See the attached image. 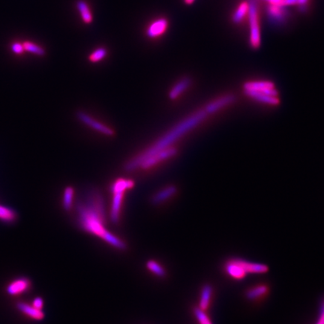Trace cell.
Wrapping results in <instances>:
<instances>
[{
  "instance_id": "obj_14",
  "label": "cell",
  "mask_w": 324,
  "mask_h": 324,
  "mask_svg": "<svg viewBox=\"0 0 324 324\" xmlns=\"http://www.w3.org/2000/svg\"><path fill=\"white\" fill-rule=\"evenodd\" d=\"M244 90L262 92L269 96L278 97V92L274 85L268 81H252L245 84Z\"/></svg>"
},
{
  "instance_id": "obj_6",
  "label": "cell",
  "mask_w": 324,
  "mask_h": 324,
  "mask_svg": "<svg viewBox=\"0 0 324 324\" xmlns=\"http://www.w3.org/2000/svg\"><path fill=\"white\" fill-rule=\"evenodd\" d=\"M76 115L79 122L88 128H91L93 131H97L99 134L106 137H113L115 135V131L111 127L99 121L85 111H79Z\"/></svg>"
},
{
  "instance_id": "obj_21",
  "label": "cell",
  "mask_w": 324,
  "mask_h": 324,
  "mask_svg": "<svg viewBox=\"0 0 324 324\" xmlns=\"http://www.w3.org/2000/svg\"><path fill=\"white\" fill-rule=\"evenodd\" d=\"M18 308L24 314L33 317V319H36V320H38L44 319V314L41 310L37 309L35 307L30 306V305L24 303V302L18 303Z\"/></svg>"
},
{
  "instance_id": "obj_2",
  "label": "cell",
  "mask_w": 324,
  "mask_h": 324,
  "mask_svg": "<svg viewBox=\"0 0 324 324\" xmlns=\"http://www.w3.org/2000/svg\"><path fill=\"white\" fill-rule=\"evenodd\" d=\"M207 116L204 109L200 110V111L191 114L189 117L174 125L168 132L163 134L159 139H158L155 143H152V145L149 146L147 149L128 160L125 163L124 169L127 172H133V171H137L139 169V167L143 160L158 151L174 146V143H177L180 139L184 137L187 133L196 128L200 124L202 123Z\"/></svg>"
},
{
  "instance_id": "obj_23",
  "label": "cell",
  "mask_w": 324,
  "mask_h": 324,
  "mask_svg": "<svg viewBox=\"0 0 324 324\" xmlns=\"http://www.w3.org/2000/svg\"><path fill=\"white\" fill-rule=\"evenodd\" d=\"M74 188L68 186L64 190L63 198H62V206L65 211H71L74 205Z\"/></svg>"
},
{
  "instance_id": "obj_31",
  "label": "cell",
  "mask_w": 324,
  "mask_h": 324,
  "mask_svg": "<svg viewBox=\"0 0 324 324\" xmlns=\"http://www.w3.org/2000/svg\"><path fill=\"white\" fill-rule=\"evenodd\" d=\"M43 304H44V302H43V299L40 297L36 298L33 301V307L37 308V309L41 310Z\"/></svg>"
},
{
  "instance_id": "obj_4",
  "label": "cell",
  "mask_w": 324,
  "mask_h": 324,
  "mask_svg": "<svg viewBox=\"0 0 324 324\" xmlns=\"http://www.w3.org/2000/svg\"><path fill=\"white\" fill-rule=\"evenodd\" d=\"M249 44L252 49L260 48L261 45V0H249Z\"/></svg>"
},
{
  "instance_id": "obj_11",
  "label": "cell",
  "mask_w": 324,
  "mask_h": 324,
  "mask_svg": "<svg viewBox=\"0 0 324 324\" xmlns=\"http://www.w3.org/2000/svg\"><path fill=\"white\" fill-rule=\"evenodd\" d=\"M249 15V0H242L236 6L230 15L232 24L237 27H241L248 24Z\"/></svg>"
},
{
  "instance_id": "obj_25",
  "label": "cell",
  "mask_w": 324,
  "mask_h": 324,
  "mask_svg": "<svg viewBox=\"0 0 324 324\" xmlns=\"http://www.w3.org/2000/svg\"><path fill=\"white\" fill-rule=\"evenodd\" d=\"M192 312L198 324H214L207 311H202L198 306H195L194 307Z\"/></svg>"
},
{
  "instance_id": "obj_3",
  "label": "cell",
  "mask_w": 324,
  "mask_h": 324,
  "mask_svg": "<svg viewBox=\"0 0 324 324\" xmlns=\"http://www.w3.org/2000/svg\"><path fill=\"white\" fill-rule=\"evenodd\" d=\"M222 268L224 274L233 281H242L249 275H262L269 272V267L266 264L239 258L227 260Z\"/></svg>"
},
{
  "instance_id": "obj_8",
  "label": "cell",
  "mask_w": 324,
  "mask_h": 324,
  "mask_svg": "<svg viewBox=\"0 0 324 324\" xmlns=\"http://www.w3.org/2000/svg\"><path fill=\"white\" fill-rule=\"evenodd\" d=\"M124 191H115L112 194L111 206H110L109 219L114 225H118L121 221L122 208L125 193Z\"/></svg>"
},
{
  "instance_id": "obj_29",
  "label": "cell",
  "mask_w": 324,
  "mask_h": 324,
  "mask_svg": "<svg viewBox=\"0 0 324 324\" xmlns=\"http://www.w3.org/2000/svg\"><path fill=\"white\" fill-rule=\"evenodd\" d=\"M314 324H324V297L320 302L318 318Z\"/></svg>"
},
{
  "instance_id": "obj_13",
  "label": "cell",
  "mask_w": 324,
  "mask_h": 324,
  "mask_svg": "<svg viewBox=\"0 0 324 324\" xmlns=\"http://www.w3.org/2000/svg\"><path fill=\"white\" fill-rule=\"evenodd\" d=\"M214 297V288L212 284H203L200 292L199 301L197 306L202 311H208L212 305Z\"/></svg>"
},
{
  "instance_id": "obj_16",
  "label": "cell",
  "mask_w": 324,
  "mask_h": 324,
  "mask_svg": "<svg viewBox=\"0 0 324 324\" xmlns=\"http://www.w3.org/2000/svg\"><path fill=\"white\" fill-rule=\"evenodd\" d=\"M192 80L190 77H184L180 79L171 87L169 93H168V98L170 100H177L183 93H186L189 90V87L192 86Z\"/></svg>"
},
{
  "instance_id": "obj_12",
  "label": "cell",
  "mask_w": 324,
  "mask_h": 324,
  "mask_svg": "<svg viewBox=\"0 0 324 324\" xmlns=\"http://www.w3.org/2000/svg\"><path fill=\"white\" fill-rule=\"evenodd\" d=\"M169 28V21L165 18H158L149 24L146 29V35L151 39H157L163 36Z\"/></svg>"
},
{
  "instance_id": "obj_20",
  "label": "cell",
  "mask_w": 324,
  "mask_h": 324,
  "mask_svg": "<svg viewBox=\"0 0 324 324\" xmlns=\"http://www.w3.org/2000/svg\"><path fill=\"white\" fill-rule=\"evenodd\" d=\"M146 268L151 274L160 279H164L167 276V271L165 267L155 260H149L146 263Z\"/></svg>"
},
{
  "instance_id": "obj_24",
  "label": "cell",
  "mask_w": 324,
  "mask_h": 324,
  "mask_svg": "<svg viewBox=\"0 0 324 324\" xmlns=\"http://www.w3.org/2000/svg\"><path fill=\"white\" fill-rule=\"evenodd\" d=\"M108 56V50L105 47H98L93 50L88 56L89 61L92 63H97L103 60Z\"/></svg>"
},
{
  "instance_id": "obj_26",
  "label": "cell",
  "mask_w": 324,
  "mask_h": 324,
  "mask_svg": "<svg viewBox=\"0 0 324 324\" xmlns=\"http://www.w3.org/2000/svg\"><path fill=\"white\" fill-rule=\"evenodd\" d=\"M23 45H24V50L26 51L30 52V53L37 55V56H42L45 55V50L43 47L31 42V41H25Z\"/></svg>"
},
{
  "instance_id": "obj_5",
  "label": "cell",
  "mask_w": 324,
  "mask_h": 324,
  "mask_svg": "<svg viewBox=\"0 0 324 324\" xmlns=\"http://www.w3.org/2000/svg\"><path fill=\"white\" fill-rule=\"evenodd\" d=\"M177 153H178V149L174 146L162 149V150L152 154V155L143 160V162L140 164L139 169L143 170V171L152 169V168L161 165L163 162L174 158Z\"/></svg>"
},
{
  "instance_id": "obj_19",
  "label": "cell",
  "mask_w": 324,
  "mask_h": 324,
  "mask_svg": "<svg viewBox=\"0 0 324 324\" xmlns=\"http://www.w3.org/2000/svg\"><path fill=\"white\" fill-rule=\"evenodd\" d=\"M76 6L80 13L83 22L87 25L91 24L93 22V15L89 5L84 0H78L76 3Z\"/></svg>"
},
{
  "instance_id": "obj_27",
  "label": "cell",
  "mask_w": 324,
  "mask_h": 324,
  "mask_svg": "<svg viewBox=\"0 0 324 324\" xmlns=\"http://www.w3.org/2000/svg\"><path fill=\"white\" fill-rule=\"evenodd\" d=\"M15 212L9 208L0 206V218L6 221H12L15 219Z\"/></svg>"
},
{
  "instance_id": "obj_32",
  "label": "cell",
  "mask_w": 324,
  "mask_h": 324,
  "mask_svg": "<svg viewBox=\"0 0 324 324\" xmlns=\"http://www.w3.org/2000/svg\"><path fill=\"white\" fill-rule=\"evenodd\" d=\"M195 0H183V3L187 5V6H192V4H194Z\"/></svg>"
},
{
  "instance_id": "obj_30",
  "label": "cell",
  "mask_w": 324,
  "mask_h": 324,
  "mask_svg": "<svg viewBox=\"0 0 324 324\" xmlns=\"http://www.w3.org/2000/svg\"><path fill=\"white\" fill-rule=\"evenodd\" d=\"M12 50L16 54H21L24 51V45L20 43H14L12 45Z\"/></svg>"
},
{
  "instance_id": "obj_7",
  "label": "cell",
  "mask_w": 324,
  "mask_h": 324,
  "mask_svg": "<svg viewBox=\"0 0 324 324\" xmlns=\"http://www.w3.org/2000/svg\"><path fill=\"white\" fill-rule=\"evenodd\" d=\"M270 291L271 288L270 284L262 282L253 284L246 288L244 292V296L249 302L258 304L264 302L270 296Z\"/></svg>"
},
{
  "instance_id": "obj_17",
  "label": "cell",
  "mask_w": 324,
  "mask_h": 324,
  "mask_svg": "<svg viewBox=\"0 0 324 324\" xmlns=\"http://www.w3.org/2000/svg\"><path fill=\"white\" fill-rule=\"evenodd\" d=\"M244 91L249 97L261 103L269 105H276L279 103V98L269 96L262 92L255 91V90H244Z\"/></svg>"
},
{
  "instance_id": "obj_1",
  "label": "cell",
  "mask_w": 324,
  "mask_h": 324,
  "mask_svg": "<svg viewBox=\"0 0 324 324\" xmlns=\"http://www.w3.org/2000/svg\"><path fill=\"white\" fill-rule=\"evenodd\" d=\"M78 227L119 251H125L128 244L108 229V216L103 195L96 189L89 190L76 206Z\"/></svg>"
},
{
  "instance_id": "obj_9",
  "label": "cell",
  "mask_w": 324,
  "mask_h": 324,
  "mask_svg": "<svg viewBox=\"0 0 324 324\" xmlns=\"http://www.w3.org/2000/svg\"><path fill=\"white\" fill-rule=\"evenodd\" d=\"M286 8L282 6L267 5L266 13L272 24H274L276 27H282L287 24L289 19V12Z\"/></svg>"
},
{
  "instance_id": "obj_15",
  "label": "cell",
  "mask_w": 324,
  "mask_h": 324,
  "mask_svg": "<svg viewBox=\"0 0 324 324\" xmlns=\"http://www.w3.org/2000/svg\"><path fill=\"white\" fill-rule=\"evenodd\" d=\"M235 100H236V98L233 95L222 96V97L218 98L206 105L204 111H206L207 115L214 114V113L218 112L222 108H225L227 105H231L233 102H235Z\"/></svg>"
},
{
  "instance_id": "obj_10",
  "label": "cell",
  "mask_w": 324,
  "mask_h": 324,
  "mask_svg": "<svg viewBox=\"0 0 324 324\" xmlns=\"http://www.w3.org/2000/svg\"><path fill=\"white\" fill-rule=\"evenodd\" d=\"M177 193L178 189L177 186L174 185H168L153 194L151 197L150 202L154 206H161L174 198Z\"/></svg>"
},
{
  "instance_id": "obj_18",
  "label": "cell",
  "mask_w": 324,
  "mask_h": 324,
  "mask_svg": "<svg viewBox=\"0 0 324 324\" xmlns=\"http://www.w3.org/2000/svg\"><path fill=\"white\" fill-rule=\"evenodd\" d=\"M135 186L134 180L131 179L119 178L114 180L111 186H110V192H115V191H124L128 192L131 190Z\"/></svg>"
},
{
  "instance_id": "obj_28",
  "label": "cell",
  "mask_w": 324,
  "mask_h": 324,
  "mask_svg": "<svg viewBox=\"0 0 324 324\" xmlns=\"http://www.w3.org/2000/svg\"><path fill=\"white\" fill-rule=\"evenodd\" d=\"M312 0H296V9L299 13L307 14L311 9Z\"/></svg>"
},
{
  "instance_id": "obj_22",
  "label": "cell",
  "mask_w": 324,
  "mask_h": 324,
  "mask_svg": "<svg viewBox=\"0 0 324 324\" xmlns=\"http://www.w3.org/2000/svg\"><path fill=\"white\" fill-rule=\"evenodd\" d=\"M30 286V282L27 279L15 281L8 287L7 292L10 295H16L27 290Z\"/></svg>"
}]
</instances>
